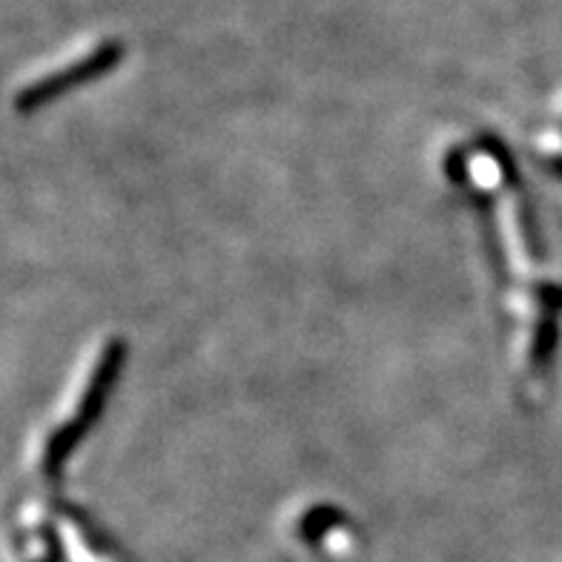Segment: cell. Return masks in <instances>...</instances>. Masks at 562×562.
<instances>
[{
    "label": "cell",
    "mask_w": 562,
    "mask_h": 562,
    "mask_svg": "<svg viewBox=\"0 0 562 562\" xmlns=\"http://www.w3.org/2000/svg\"><path fill=\"white\" fill-rule=\"evenodd\" d=\"M113 61H118V47H104L101 52H92V58L75 64L73 69L66 66V69H61V73L49 75L47 80H40V84L29 87L26 92H21V101H17V106H21V110H33V106L43 104L47 98L58 95V92H64L66 87H78L80 80H89L92 75L104 73L106 66H113Z\"/></svg>",
    "instance_id": "cell-1"
}]
</instances>
